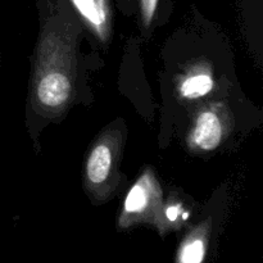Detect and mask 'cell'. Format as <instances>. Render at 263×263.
Returning a JSON list of instances; mask_svg holds the SVG:
<instances>
[{
  "label": "cell",
  "mask_w": 263,
  "mask_h": 263,
  "mask_svg": "<svg viewBox=\"0 0 263 263\" xmlns=\"http://www.w3.org/2000/svg\"><path fill=\"white\" fill-rule=\"evenodd\" d=\"M161 199V187L152 171H145L131 186L120 217L121 228H128L151 217Z\"/></svg>",
  "instance_id": "cell-1"
},
{
  "label": "cell",
  "mask_w": 263,
  "mask_h": 263,
  "mask_svg": "<svg viewBox=\"0 0 263 263\" xmlns=\"http://www.w3.org/2000/svg\"><path fill=\"white\" fill-rule=\"evenodd\" d=\"M72 85L68 76L61 71H50L40 77L36 85V98L44 108L59 109L71 98Z\"/></svg>",
  "instance_id": "cell-2"
},
{
  "label": "cell",
  "mask_w": 263,
  "mask_h": 263,
  "mask_svg": "<svg viewBox=\"0 0 263 263\" xmlns=\"http://www.w3.org/2000/svg\"><path fill=\"white\" fill-rule=\"evenodd\" d=\"M223 130V122L217 112L211 109L200 112L193 126L190 143L199 151H215L222 141Z\"/></svg>",
  "instance_id": "cell-3"
},
{
  "label": "cell",
  "mask_w": 263,
  "mask_h": 263,
  "mask_svg": "<svg viewBox=\"0 0 263 263\" xmlns=\"http://www.w3.org/2000/svg\"><path fill=\"white\" fill-rule=\"evenodd\" d=\"M115 163V151L109 140L98 141L90 152L86 161V179L94 187L109 181Z\"/></svg>",
  "instance_id": "cell-4"
},
{
  "label": "cell",
  "mask_w": 263,
  "mask_h": 263,
  "mask_svg": "<svg viewBox=\"0 0 263 263\" xmlns=\"http://www.w3.org/2000/svg\"><path fill=\"white\" fill-rule=\"evenodd\" d=\"M82 20L102 41L110 35V9L108 0H71Z\"/></svg>",
  "instance_id": "cell-5"
},
{
  "label": "cell",
  "mask_w": 263,
  "mask_h": 263,
  "mask_svg": "<svg viewBox=\"0 0 263 263\" xmlns=\"http://www.w3.org/2000/svg\"><path fill=\"white\" fill-rule=\"evenodd\" d=\"M215 86L213 74L205 66H197L187 72L179 85V94L184 99L194 100L205 97Z\"/></svg>",
  "instance_id": "cell-6"
},
{
  "label": "cell",
  "mask_w": 263,
  "mask_h": 263,
  "mask_svg": "<svg viewBox=\"0 0 263 263\" xmlns=\"http://www.w3.org/2000/svg\"><path fill=\"white\" fill-rule=\"evenodd\" d=\"M207 252V236L203 229H198L187 236L180 247L177 261L182 263H200Z\"/></svg>",
  "instance_id": "cell-7"
},
{
  "label": "cell",
  "mask_w": 263,
  "mask_h": 263,
  "mask_svg": "<svg viewBox=\"0 0 263 263\" xmlns=\"http://www.w3.org/2000/svg\"><path fill=\"white\" fill-rule=\"evenodd\" d=\"M140 2V13H141V20L145 27H149L153 21L156 10L158 8L159 0H139Z\"/></svg>",
  "instance_id": "cell-8"
},
{
  "label": "cell",
  "mask_w": 263,
  "mask_h": 263,
  "mask_svg": "<svg viewBox=\"0 0 263 263\" xmlns=\"http://www.w3.org/2000/svg\"><path fill=\"white\" fill-rule=\"evenodd\" d=\"M164 216H166V218L168 220V222H177V221L180 220V217H182V220H186V218L189 217V213L184 212L179 204H175L166 208Z\"/></svg>",
  "instance_id": "cell-9"
}]
</instances>
